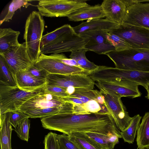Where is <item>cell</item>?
I'll list each match as a JSON object with an SVG mask.
<instances>
[{"instance_id":"cell-1","label":"cell","mask_w":149,"mask_h":149,"mask_svg":"<svg viewBox=\"0 0 149 149\" xmlns=\"http://www.w3.org/2000/svg\"><path fill=\"white\" fill-rule=\"evenodd\" d=\"M41 121L45 129L67 135L75 132L111 133L122 138L111 113H63L41 118Z\"/></svg>"},{"instance_id":"cell-2","label":"cell","mask_w":149,"mask_h":149,"mask_svg":"<svg viewBox=\"0 0 149 149\" xmlns=\"http://www.w3.org/2000/svg\"><path fill=\"white\" fill-rule=\"evenodd\" d=\"M76 34L73 27L65 24L42 36L40 49L41 53L58 54L84 48L89 41Z\"/></svg>"},{"instance_id":"cell-3","label":"cell","mask_w":149,"mask_h":149,"mask_svg":"<svg viewBox=\"0 0 149 149\" xmlns=\"http://www.w3.org/2000/svg\"><path fill=\"white\" fill-rule=\"evenodd\" d=\"M88 76L95 82H110L123 80L131 81L146 89L149 85V72L120 69L98 66Z\"/></svg>"},{"instance_id":"cell-4","label":"cell","mask_w":149,"mask_h":149,"mask_svg":"<svg viewBox=\"0 0 149 149\" xmlns=\"http://www.w3.org/2000/svg\"><path fill=\"white\" fill-rule=\"evenodd\" d=\"M106 55L120 69L149 72V50L130 48L114 51Z\"/></svg>"},{"instance_id":"cell-5","label":"cell","mask_w":149,"mask_h":149,"mask_svg":"<svg viewBox=\"0 0 149 149\" xmlns=\"http://www.w3.org/2000/svg\"><path fill=\"white\" fill-rule=\"evenodd\" d=\"M46 86L31 89L20 88L17 86H11L0 84V115L18 110L27 101L44 91Z\"/></svg>"},{"instance_id":"cell-6","label":"cell","mask_w":149,"mask_h":149,"mask_svg":"<svg viewBox=\"0 0 149 149\" xmlns=\"http://www.w3.org/2000/svg\"><path fill=\"white\" fill-rule=\"evenodd\" d=\"M45 26L42 16L36 11H33L26 21L24 39L28 54L34 63L41 54L40 45Z\"/></svg>"},{"instance_id":"cell-7","label":"cell","mask_w":149,"mask_h":149,"mask_svg":"<svg viewBox=\"0 0 149 149\" xmlns=\"http://www.w3.org/2000/svg\"><path fill=\"white\" fill-rule=\"evenodd\" d=\"M86 0H41L37 5L38 12L42 16L67 17L74 11L89 5Z\"/></svg>"},{"instance_id":"cell-8","label":"cell","mask_w":149,"mask_h":149,"mask_svg":"<svg viewBox=\"0 0 149 149\" xmlns=\"http://www.w3.org/2000/svg\"><path fill=\"white\" fill-rule=\"evenodd\" d=\"M123 39L132 48L149 50V29L123 24L109 31Z\"/></svg>"},{"instance_id":"cell-9","label":"cell","mask_w":149,"mask_h":149,"mask_svg":"<svg viewBox=\"0 0 149 149\" xmlns=\"http://www.w3.org/2000/svg\"><path fill=\"white\" fill-rule=\"evenodd\" d=\"M47 84L67 88L73 87L75 88L93 89L95 82L88 76L82 74H49Z\"/></svg>"},{"instance_id":"cell-10","label":"cell","mask_w":149,"mask_h":149,"mask_svg":"<svg viewBox=\"0 0 149 149\" xmlns=\"http://www.w3.org/2000/svg\"><path fill=\"white\" fill-rule=\"evenodd\" d=\"M35 64L38 67L45 69L49 74H82L89 75L92 72L80 67L65 64L52 54L47 55L41 53Z\"/></svg>"},{"instance_id":"cell-11","label":"cell","mask_w":149,"mask_h":149,"mask_svg":"<svg viewBox=\"0 0 149 149\" xmlns=\"http://www.w3.org/2000/svg\"><path fill=\"white\" fill-rule=\"evenodd\" d=\"M104 96L105 102L118 129L122 131L129 125L130 117L123 104L121 97L114 94L100 91Z\"/></svg>"},{"instance_id":"cell-12","label":"cell","mask_w":149,"mask_h":149,"mask_svg":"<svg viewBox=\"0 0 149 149\" xmlns=\"http://www.w3.org/2000/svg\"><path fill=\"white\" fill-rule=\"evenodd\" d=\"M100 91L114 94L120 97H128L132 98L141 96L139 85L130 81L119 80L106 82L100 81L95 83Z\"/></svg>"},{"instance_id":"cell-13","label":"cell","mask_w":149,"mask_h":149,"mask_svg":"<svg viewBox=\"0 0 149 149\" xmlns=\"http://www.w3.org/2000/svg\"><path fill=\"white\" fill-rule=\"evenodd\" d=\"M0 54L3 56L15 75L26 70L31 65L35 63L28 54L25 42Z\"/></svg>"},{"instance_id":"cell-14","label":"cell","mask_w":149,"mask_h":149,"mask_svg":"<svg viewBox=\"0 0 149 149\" xmlns=\"http://www.w3.org/2000/svg\"><path fill=\"white\" fill-rule=\"evenodd\" d=\"M109 31H89L79 35L82 38L89 39L84 48L99 54H106L109 52L116 51L114 47L107 39V33Z\"/></svg>"},{"instance_id":"cell-15","label":"cell","mask_w":149,"mask_h":149,"mask_svg":"<svg viewBox=\"0 0 149 149\" xmlns=\"http://www.w3.org/2000/svg\"><path fill=\"white\" fill-rule=\"evenodd\" d=\"M68 102L63 100L62 97L44 91L38 94L23 104L18 111L24 112L31 109L58 107L65 105Z\"/></svg>"},{"instance_id":"cell-16","label":"cell","mask_w":149,"mask_h":149,"mask_svg":"<svg viewBox=\"0 0 149 149\" xmlns=\"http://www.w3.org/2000/svg\"><path fill=\"white\" fill-rule=\"evenodd\" d=\"M123 24L149 29V3H138L128 7Z\"/></svg>"},{"instance_id":"cell-17","label":"cell","mask_w":149,"mask_h":149,"mask_svg":"<svg viewBox=\"0 0 149 149\" xmlns=\"http://www.w3.org/2000/svg\"><path fill=\"white\" fill-rule=\"evenodd\" d=\"M70 134L83 138L100 149H113L118 143L120 138L116 135L111 133L103 134L88 132H75Z\"/></svg>"},{"instance_id":"cell-18","label":"cell","mask_w":149,"mask_h":149,"mask_svg":"<svg viewBox=\"0 0 149 149\" xmlns=\"http://www.w3.org/2000/svg\"><path fill=\"white\" fill-rule=\"evenodd\" d=\"M101 6L106 18L119 25L123 23L127 8L124 0H104Z\"/></svg>"},{"instance_id":"cell-19","label":"cell","mask_w":149,"mask_h":149,"mask_svg":"<svg viewBox=\"0 0 149 149\" xmlns=\"http://www.w3.org/2000/svg\"><path fill=\"white\" fill-rule=\"evenodd\" d=\"M119 25L106 18L87 20L78 26L73 27V28L74 32L79 35L89 31H110L118 27Z\"/></svg>"},{"instance_id":"cell-20","label":"cell","mask_w":149,"mask_h":149,"mask_svg":"<svg viewBox=\"0 0 149 149\" xmlns=\"http://www.w3.org/2000/svg\"><path fill=\"white\" fill-rule=\"evenodd\" d=\"M105 17L101 6L99 4L92 6L89 5L79 8L67 17L69 21L74 22L101 19Z\"/></svg>"},{"instance_id":"cell-21","label":"cell","mask_w":149,"mask_h":149,"mask_svg":"<svg viewBox=\"0 0 149 149\" xmlns=\"http://www.w3.org/2000/svg\"><path fill=\"white\" fill-rule=\"evenodd\" d=\"M74 104V103L73 102H68L66 104L58 107L31 109L23 113L29 118H41L60 113H73Z\"/></svg>"},{"instance_id":"cell-22","label":"cell","mask_w":149,"mask_h":149,"mask_svg":"<svg viewBox=\"0 0 149 149\" xmlns=\"http://www.w3.org/2000/svg\"><path fill=\"white\" fill-rule=\"evenodd\" d=\"M20 33L19 31L14 30L10 28L0 29V54L20 45L18 41Z\"/></svg>"},{"instance_id":"cell-23","label":"cell","mask_w":149,"mask_h":149,"mask_svg":"<svg viewBox=\"0 0 149 149\" xmlns=\"http://www.w3.org/2000/svg\"><path fill=\"white\" fill-rule=\"evenodd\" d=\"M17 86L23 88L33 89L45 86L46 80L40 79L31 74L26 70L15 74Z\"/></svg>"},{"instance_id":"cell-24","label":"cell","mask_w":149,"mask_h":149,"mask_svg":"<svg viewBox=\"0 0 149 149\" xmlns=\"http://www.w3.org/2000/svg\"><path fill=\"white\" fill-rule=\"evenodd\" d=\"M10 112L0 115L1 149H12L11 136L13 129L9 122Z\"/></svg>"},{"instance_id":"cell-25","label":"cell","mask_w":149,"mask_h":149,"mask_svg":"<svg viewBox=\"0 0 149 149\" xmlns=\"http://www.w3.org/2000/svg\"><path fill=\"white\" fill-rule=\"evenodd\" d=\"M136 141L139 149L149 147V112L145 113L138 126Z\"/></svg>"},{"instance_id":"cell-26","label":"cell","mask_w":149,"mask_h":149,"mask_svg":"<svg viewBox=\"0 0 149 149\" xmlns=\"http://www.w3.org/2000/svg\"><path fill=\"white\" fill-rule=\"evenodd\" d=\"M0 84L11 86H17L15 75L3 56L0 54Z\"/></svg>"},{"instance_id":"cell-27","label":"cell","mask_w":149,"mask_h":149,"mask_svg":"<svg viewBox=\"0 0 149 149\" xmlns=\"http://www.w3.org/2000/svg\"><path fill=\"white\" fill-rule=\"evenodd\" d=\"M88 51L84 48L72 51L69 57L74 59L81 68L92 72L96 70L98 65L89 61L86 56V52Z\"/></svg>"},{"instance_id":"cell-28","label":"cell","mask_w":149,"mask_h":149,"mask_svg":"<svg viewBox=\"0 0 149 149\" xmlns=\"http://www.w3.org/2000/svg\"><path fill=\"white\" fill-rule=\"evenodd\" d=\"M142 117L138 114L132 117L129 126L120 132V134L125 142L132 143L135 137L136 132L140 124Z\"/></svg>"},{"instance_id":"cell-29","label":"cell","mask_w":149,"mask_h":149,"mask_svg":"<svg viewBox=\"0 0 149 149\" xmlns=\"http://www.w3.org/2000/svg\"><path fill=\"white\" fill-rule=\"evenodd\" d=\"M101 94V92L97 90L75 88L74 93L70 96L78 99L85 104L91 100L97 101V97Z\"/></svg>"},{"instance_id":"cell-30","label":"cell","mask_w":149,"mask_h":149,"mask_svg":"<svg viewBox=\"0 0 149 149\" xmlns=\"http://www.w3.org/2000/svg\"><path fill=\"white\" fill-rule=\"evenodd\" d=\"M28 1L25 0H12L9 5L7 14L3 19L0 21V25L4 22L11 20L16 10L20 9L22 6L27 7L30 5Z\"/></svg>"},{"instance_id":"cell-31","label":"cell","mask_w":149,"mask_h":149,"mask_svg":"<svg viewBox=\"0 0 149 149\" xmlns=\"http://www.w3.org/2000/svg\"><path fill=\"white\" fill-rule=\"evenodd\" d=\"M29 118L28 117L20 122L14 129L19 137L26 142L28 141L29 138L30 121Z\"/></svg>"},{"instance_id":"cell-32","label":"cell","mask_w":149,"mask_h":149,"mask_svg":"<svg viewBox=\"0 0 149 149\" xmlns=\"http://www.w3.org/2000/svg\"><path fill=\"white\" fill-rule=\"evenodd\" d=\"M107 38L114 47L116 51H120L132 48L130 45L123 39L109 31L107 33Z\"/></svg>"},{"instance_id":"cell-33","label":"cell","mask_w":149,"mask_h":149,"mask_svg":"<svg viewBox=\"0 0 149 149\" xmlns=\"http://www.w3.org/2000/svg\"><path fill=\"white\" fill-rule=\"evenodd\" d=\"M68 135L70 140L80 149H100L93 143L83 138L71 134Z\"/></svg>"},{"instance_id":"cell-34","label":"cell","mask_w":149,"mask_h":149,"mask_svg":"<svg viewBox=\"0 0 149 149\" xmlns=\"http://www.w3.org/2000/svg\"><path fill=\"white\" fill-rule=\"evenodd\" d=\"M58 135L50 132L45 136L43 142L45 149H60Z\"/></svg>"},{"instance_id":"cell-35","label":"cell","mask_w":149,"mask_h":149,"mask_svg":"<svg viewBox=\"0 0 149 149\" xmlns=\"http://www.w3.org/2000/svg\"><path fill=\"white\" fill-rule=\"evenodd\" d=\"M26 70L34 77L41 80H46L49 74L46 70L38 67L35 63L31 65Z\"/></svg>"},{"instance_id":"cell-36","label":"cell","mask_w":149,"mask_h":149,"mask_svg":"<svg viewBox=\"0 0 149 149\" xmlns=\"http://www.w3.org/2000/svg\"><path fill=\"white\" fill-rule=\"evenodd\" d=\"M60 149H80L69 139L68 135L58 134Z\"/></svg>"},{"instance_id":"cell-37","label":"cell","mask_w":149,"mask_h":149,"mask_svg":"<svg viewBox=\"0 0 149 149\" xmlns=\"http://www.w3.org/2000/svg\"><path fill=\"white\" fill-rule=\"evenodd\" d=\"M66 89L67 88L57 86L46 84L45 91L50 93L57 96L63 98L70 96L67 93Z\"/></svg>"},{"instance_id":"cell-38","label":"cell","mask_w":149,"mask_h":149,"mask_svg":"<svg viewBox=\"0 0 149 149\" xmlns=\"http://www.w3.org/2000/svg\"><path fill=\"white\" fill-rule=\"evenodd\" d=\"M10 112L9 122L15 128L20 122L29 117L24 113L20 112L18 110Z\"/></svg>"},{"instance_id":"cell-39","label":"cell","mask_w":149,"mask_h":149,"mask_svg":"<svg viewBox=\"0 0 149 149\" xmlns=\"http://www.w3.org/2000/svg\"><path fill=\"white\" fill-rule=\"evenodd\" d=\"M104 104H99L95 100H91L82 104L85 111L88 113H97L102 112V108Z\"/></svg>"},{"instance_id":"cell-40","label":"cell","mask_w":149,"mask_h":149,"mask_svg":"<svg viewBox=\"0 0 149 149\" xmlns=\"http://www.w3.org/2000/svg\"><path fill=\"white\" fill-rule=\"evenodd\" d=\"M52 54L54 57L65 64L72 66H77L80 67L77 62L74 59L70 58H68L66 56L63 54Z\"/></svg>"},{"instance_id":"cell-41","label":"cell","mask_w":149,"mask_h":149,"mask_svg":"<svg viewBox=\"0 0 149 149\" xmlns=\"http://www.w3.org/2000/svg\"><path fill=\"white\" fill-rule=\"evenodd\" d=\"M75 88L73 87H70L67 88V93L70 95L73 94Z\"/></svg>"},{"instance_id":"cell-42","label":"cell","mask_w":149,"mask_h":149,"mask_svg":"<svg viewBox=\"0 0 149 149\" xmlns=\"http://www.w3.org/2000/svg\"><path fill=\"white\" fill-rule=\"evenodd\" d=\"M147 91V96L146 97L149 100V85L147 86V88L146 89Z\"/></svg>"},{"instance_id":"cell-43","label":"cell","mask_w":149,"mask_h":149,"mask_svg":"<svg viewBox=\"0 0 149 149\" xmlns=\"http://www.w3.org/2000/svg\"><path fill=\"white\" fill-rule=\"evenodd\" d=\"M141 149H149V147H144Z\"/></svg>"}]
</instances>
